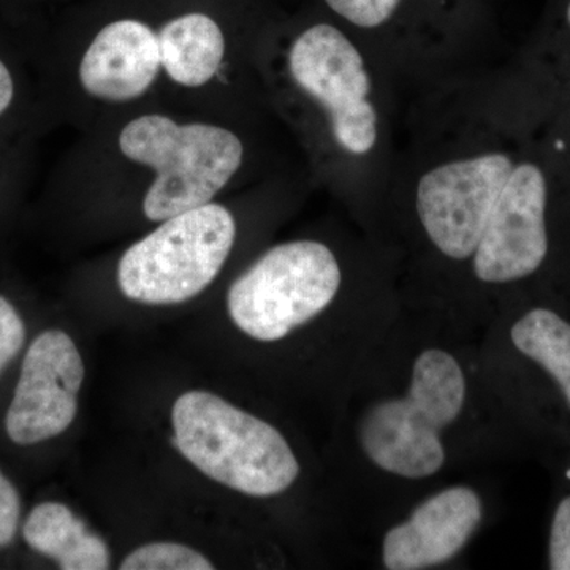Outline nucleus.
<instances>
[{
  "mask_svg": "<svg viewBox=\"0 0 570 570\" xmlns=\"http://www.w3.org/2000/svg\"><path fill=\"white\" fill-rule=\"evenodd\" d=\"M551 187L543 165L504 148L431 165L415 183L420 227L434 250L485 285L524 283L551 253Z\"/></svg>",
  "mask_w": 570,
  "mask_h": 570,
  "instance_id": "nucleus-1",
  "label": "nucleus"
},
{
  "mask_svg": "<svg viewBox=\"0 0 570 570\" xmlns=\"http://www.w3.org/2000/svg\"><path fill=\"white\" fill-rule=\"evenodd\" d=\"M236 51L216 11L186 7L153 20L122 13L85 37L75 82L86 105L107 121L179 105L204 108L230 86Z\"/></svg>",
  "mask_w": 570,
  "mask_h": 570,
  "instance_id": "nucleus-2",
  "label": "nucleus"
},
{
  "mask_svg": "<svg viewBox=\"0 0 570 570\" xmlns=\"http://www.w3.org/2000/svg\"><path fill=\"white\" fill-rule=\"evenodd\" d=\"M107 124L105 165L119 184H140V212L156 225L217 200L246 165V141L224 118L148 108Z\"/></svg>",
  "mask_w": 570,
  "mask_h": 570,
  "instance_id": "nucleus-3",
  "label": "nucleus"
},
{
  "mask_svg": "<svg viewBox=\"0 0 570 570\" xmlns=\"http://www.w3.org/2000/svg\"><path fill=\"white\" fill-rule=\"evenodd\" d=\"M171 423L184 459L206 478L247 497H277L302 471L275 426L214 393H184L175 401Z\"/></svg>",
  "mask_w": 570,
  "mask_h": 570,
  "instance_id": "nucleus-4",
  "label": "nucleus"
},
{
  "mask_svg": "<svg viewBox=\"0 0 570 570\" xmlns=\"http://www.w3.org/2000/svg\"><path fill=\"white\" fill-rule=\"evenodd\" d=\"M466 393L459 360L442 348H426L415 358L407 392L377 401L362 415L360 448L387 474L433 478L448 460L442 433L459 420Z\"/></svg>",
  "mask_w": 570,
  "mask_h": 570,
  "instance_id": "nucleus-5",
  "label": "nucleus"
},
{
  "mask_svg": "<svg viewBox=\"0 0 570 570\" xmlns=\"http://www.w3.org/2000/svg\"><path fill=\"white\" fill-rule=\"evenodd\" d=\"M287 96L317 119L330 145L348 157L379 145L381 116L365 56L330 22L302 29L281 55Z\"/></svg>",
  "mask_w": 570,
  "mask_h": 570,
  "instance_id": "nucleus-6",
  "label": "nucleus"
},
{
  "mask_svg": "<svg viewBox=\"0 0 570 570\" xmlns=\"http://www.w3.org/2000/svg\"><path fill=\"white\" fill-rule=\"evenodd\" d=\"M238 223L223 202L198 206L157 224L119 258L116 279L142 305H181L204 294L234 250Z\"/></svg>",
  "mask_w": 570,
  "mask_h": 570,
  "instance_id": "nucleus-7",
  "label": "nucleus"
},
{
  "mask_svg": "<svg viewBox=\"0 0 570 570\" xmlns=\"http://www.w3.org/2000/svg\"><path fill=\"white\" fill-rule=\"evenodd\" d=\"M343 268L332 247L294 239L265 250L227 292L234 324L262 343H276L335 302Z\"/></svg>",
  "mask_w": 570,
  "mask_h": 570,
  "instance_id": "nucleus-8",
  "label": "nucleus"
},
{
  "mask_svg": "<svg viewBox=\"0 0 570 570\" xmlns=\"http://www.w3.org/2000/svg\"><path fill=\"white\" fill-rule=\"evenodd\" d=\"M85 362L61 330L36 337L22 362L20 381L7 411L6 430L14 444L33 445L69 430L78 412Z\"/></svg>",
  "mask_w": 570,
  "mask_h": 570,
  "instance_id": "nucleus-9",
  "label": "nucleus"
},
{
  "mask_svg": "<svg viewBox=\"0 0 570 570\" xmlns=\"http://www.w3.org/2000/svg\"><path fill=\"white\" fill-rule=\"evenodd\" d=\"M483 520V502L471 487H450L425 499L382 540L389 570H423L452 561Z\"/></svg>",
  "mask_w": 570,
  "mask_h": 570,
  "instance_id": "nucleus-10",
  "label": "nucleus"
},
{
  "mask_svg": "<svg viewBox=\"0 0 570 570\" xmlns=\"http://www.w3.org/2000/svg\"><path fill=\"white\" fill-rule=\"evenodd\" d=\"M22 535L32 550L58 561L63 570L110 568L107 543L61 502L37 505L26 520Z\"/></svg>",
  "mask_w": 570,
  "mask_h": 570,
  "instance_id": "nucleus-11",
  "label": "nucleus"
},
{
  "mask_svg": "<svg viewBox=\"0 0 570 570\" xmlns=\"http://www.w3.org/2000/svg\"><path fill=\"white\" fill-rule=\"evenodd\" d=\"M122 570H212L214 564L200 551L176 542H153L138 547L121 562Z\"/></svg>",
  "mask_w": 570,
  "mask_h": 570,
  "instance_id": "nucleus-12",
  "label": "nucleus"
},
{
  "mask_svg": "<svg viewBox=\"0 0 570 570\" xmlns=\"http://www.w3.org/2000/svg\"><path fill=\"white\" fill-rule=\"evenodd\" d=\"M403 0H325L328 9L351 26L377 29L387 24Z\"/></svg>",
  "mask_w": 570,
  "mask_h": 570,
  "instance_id": "nucleus-13",
  "label": "nucleus"
},
{
  "mask_svg": "<svg viewBox=\"0 0 570 570\" xmlns=\"http://www.w3.org/2000/svg\"><path fill=\"white\" fill-rule=\"evenodd\" d=\"M547 566L570 570V493L560 499L551 517Z\"/></svg>",
  "mask_w": 570,
  "mask_h": 570,
  "instance_id": "nucleus-14",
  "label": "nucleus"
},
{
  "mask_svg": "<svg viewBox=\"0 0 570 570\" xmlns=\"http://www.w3.org/2000/svg\"><path fill=\"white\" fill-rule=\"evenodd\" d=\"M24 322L9 299L0 295V371L3 370L24 344Z\"/></svg>",
  "mask_w": 570,
  "mask_h": 570,
  "instance_id": "nucleus-15",
  "label": "nucleus"
},
{
  "mask_svg": "<svg viewBox=\"0 0 570 570\" xmlns=\"http://www.w3.org/2000/svg\"><path fill=\"white\" fill-rule=\"evenodd\" d=\"M20 513V494L0 471V547L9 546L17 534Z\"/></svg>",
  "mask_w": 570,
  "mask_h": 570,
  "instance_id": "nucleus-16",
  "label": "nucleus"
},
{
  "mask_svg": "<svg viewBox=\"0 0 570 570\" xmlns=\"http://www.w3.org/2000/svg\"><path fill=\"white\" fill-rule=\"evenodd\" d=\"M17 96V85H14L13 73L3 59H0V118L10 110Z\"/></svg>",
  "mask_w": 570,
  "mask_h": 570,
  "instance_id": "nucleus-17",
  "label": "nucleus"
},
{
  "mask_svg": "<svg viewBox=\"0 0 570 570\" xmlns=\"http://www.w3.org/2000/svg\"><path fill=\"white\" fill-rule=\"evenodd\" d=\"M566 18H568V22H569V26H570V2H569V6H568V13H566Z\"/></svg>",
  "mask_w": 570,
  "mask_h": 570,
  "instance_id": "nucleus-18",
  "label": "nucleus"
}]
</instances>
